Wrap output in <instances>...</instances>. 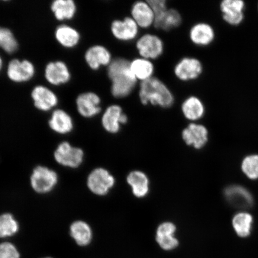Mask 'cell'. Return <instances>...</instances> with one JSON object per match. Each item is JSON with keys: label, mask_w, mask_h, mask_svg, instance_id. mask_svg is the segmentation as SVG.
<instances>
[{"label": "cell", "mask_w": 258, "mask_h": 258, "mask_svg": "<svg viewBox=\"0 0 258 258\" xmlns=\"http://www.w3.org/2000/svg\"><path fill=\"white\" fill-rule=\"evenodd\" d=\"M130 61L124 58L112 60L108 67V76L111 81V91L116 98H124L131 94L138 80L132 73Z\"/></svg>", "instance_id": "1"}, {"label": "cell", "mask_w": 258, "mask_h": 258, "mask_svg": "<svg viewBox=\"0 0 258 258\" xmlns=\"http://www.w3.org/2000/svg\"><path fill=\"white\" fill-rule=\"evenodd\" d=\"M139 96L143 105L150 104L163 108L171 107L175 101L172 93L165 84L156 77L141 83Z\"/></svg>", "instance_id": "2"}, {"label": "cell", "mask_w": 258, "mask_h": 258, "mask_svg": "<svg viewBox=\"0 0 258 258\" xmlns=\"http://www.w3.org/2000/svg\"><path fill=\"white\" fill-rule=\"evenodd\" d=\"M31 185L35 191L40 194L52 191L57 185L58 176L54 170L44 166H37L31 176Z\"/></svg>", "instance_id": "3"}, {"label": "cell", "mask_w": 258, "mask_h": 258, "mask_svg": "<svg viewBox=\"0 0 258 258\" xmlns=\"http://www.w3.org/2000/svg\"><path fill=\"white\" fill-rule=\"evenodd\" d=\"M176 225L170 222H165L158 227L155 241L161 250L166 252L175 251L178 249L180 242L176 237Z\"/></svg>", "instance_id": "4"}, {"label": "cell", "mask_w": 258, "mask_h": 258, "mask_svg": "<svg viewBox=\"0 0 258 258\" xmlns=\"http://www.w3.org/2000/svg\"><path fill=\"white\" fill-rule=\"evenodd\" d=\"M115 184V179L107 170L99 167L89 174L87 180L90 191L97 196H105Z\"/></svg>", "instance_id": "5"}, {"label": "cell", "mask_w": 258, "mask_h": 258, "mask_svg": "<svg viewBox=\"0 0 258 258\" xmlns=\"http://www.w3.org/2000/svg\"><path fill=\"white\" fill-rule=\"evenodd\" d=\"M54 157L60 165L77 168L83 163L84 152L81 148L73 147L68 142H63L58 145Z\"/></svg>", "instance_id": "6"}, {"label": "cell", "mask_w": 258, "mask_h": 258, "mask_svg": "<svg viewBox=\"0 0 258 258\" xmlns=\"http://www.w3.org/2000/svg\"><path fill=\"white\" fill-rule=\"evenodd\" d=\"M136 47L141 56L148 60L157 59L164 51L163 41L157 35L150 34L139 38Z\"/></svg>", "instance_id": "7"}, {"label": "cell", "mask_w": 258, "mask_h": 258, "mask_svg": "<svg viewBox=\"0 0 258 258\" xmlns=\"http://www.w3.org/2000/svg\"><path fill=\"white\" fill-rule=\"evenodd\" d=\"M203 72L202 64L195 57L183 58L176 64L174 73L176 77L183 82L196 80Z\"/></svg>", "instance_id": "8"}, {"label": "cell", "mask_w": 258, "mask_h": 258, "mask_svg": "<svg viewBox=\"0 0 258 258\" xmlns=\"http://www.w3.org/2000/svg\"><path fill=\"white\" fill-rule=\"evenodd\" d=\"M128 121L120 106L112 105L106 108L102 117V124L108 133L115 134L120 131L121 125L125 124Z\"/></svg>", "instance_id": "9"}, {"label": "cell", "mask_w": 258, "mask_h": 258, "mask_svg": "<svg viewBox=\"0 0 258 258\" xmlns=\"http://www.w3.org/2000/svg\"><path fill=\"white\" fill-rule=\"evenodd\" d=\"M35 72L34 64L27 60H12L7 69L9 79L16 83L28 82L34 77Z\"/></svg>", "instance_id": "10"}, {"label": "cell", "mask_w": 258, "mask_h": 258, "mask_svg": "<svg viewBox=\"0 0 258 258\" xmlns=\"http://www.w3.org/2000/svg\"><path fill=\"white\" fill-rule=\"evenodd\" d=\"M101 98L93 92L83 93L77 97L76 104L79 114L85 118H92L101 111Z\"/></svg>", "instance_id": "11"}, {"label": "cell", "mask_w": 258, "mask_h": 258, "mask_svg": "<svg viewBox=\"0 0 258 258\" xmlns=\"http://www.w3.org/2000/svg\"><path fill=\"white\" fill-rule=\"evenodd\" d=\"M111 31L116 39L128 41L136 38L138 34L139 27L132 18L126 17L122 20L113 21Z\"/></svg>", "instance_id": "12"}, {"label": "cell", "mask_w": 258, "mask_h": 258, "mask_svg": "<svg viewBox=\"0 0 258 258\" xmlns=\"http://www.w3.org/2000/svg\"><path fill=\"white\" fill-rule=\"evenodd\" d=\"M183 140L196 149H201L208 141V131L204 125L191 123L182 131Z\"/></svg>", "instance_id": "13"}, {"label": "cell", "mask_w": 258, "mask_h": 258, "mask_svg": "<svg viewBox=\"0 0 258 258\" xmlns=\"http://www.w3.org/2000/svg\"><path fill=\"white\" fill-rule=\"evenodd\" d=\"M31 97L35 107L43 111L50 110L58 103L55 93L44 86L35 87L32 90Z\"/></svg>", "instance_id": "14"}, {"label": "cell", "mask_w": 258, "mask_h": 258, "mask_svg": "<svg viewBox=\"0 0 258 258\" xmlns=\"http://www.w3.org/2000/svg\"><path fill=\"white\" fill-rule=\"evenodd\" d=\"M45 78L51 85L59 86L69 82L71 74L66 63L62 61H56L47 64Z\"/></svg>", "instance_id": "15"}, {"label": "cell", "mask_w": 258, "mask_h": 258, "mask_svg": "<svg viewBox=\"0 0 258 258\" xmlns=\"http://www.w3.org/2000/svg\"><path fill=\"white\" fill-rule=\"evenodd\" d=\"M85 60L93 70H98L101 67L109 66L112 62L111 54L106 47L95 45L90 47L85 53Z\"/></svg>", "instance_id": "16"}, {"label": "cell", "mask_w": 258, "mask_h": 258, "mask_svg": "<svg viewBox=\"0 0 258 258\" xmlns=\"http://www.w3.org/2000/svg\"><path fill=\"white\" fill-rule=\"evenodd\" d=\"M131 15L139 27L148 28L154 24V13L147 2H135L132 7Z\"/></svg>", "instance_id": "17"}, {"label": "cell", "mask_w": 258, "mask_h": 258, "mask_svg": "<svg viewBox=\"0 0 258 258\" xmlns=\"http://www.w3.org/2000/svg\"><path fill=\"white\" fill-rule=\"evenodd\" d=\"M220 8L223 19L228 24L233 25L240 24L243 20L244 3L241 0H224Z\"/></svg>", "instance_id": "18"}, {"label": "cell", "mask_w": 258, "mask_h": 258, "mask_svg": "<svg viewBox=\"0 0 258 258\" xmlns=\"http://www.w3.org/2000/svg\"><path fill=\"white\" fill-rule=\"evenodd\" d=\"M225 196L227 201L235 207L244 209L252 205V197L246 189L241 186L228 187L225 189Z\"/></svg>", "instance_id": "19"}, {"label": "cell", "mask_w": 258, "mask_h": 258, "mask_svg": "<svg viewBox=\"0 0 258 258\" xmlns=\"http://www.w3.org/2000/svg\"><path fill=\"white\" fill-rule=\"evenodd\" d=\"M189 38L196 46H208L214 40L215 32L211 26L208 24H197L190 30Z\"/></svg>", "instance_id": "20"}, {"label": "cell", "mask_w": 258, "mask_h": 258, "mask_svg": "<svg viewBox=\"0 0 258 258\" xmlns=\"http://www.w3.org/2000/svg\"><path fill=\"white\" fill-rule=\"evenodd\" d=\"M127 182L131 186L134 195L138 198H144L149 192V179L141 171L135 170L129 173Z\"/></svg>", "instance_id": "21"}, {"label": "cell", "mask_w": 258, "mask_h": 258, "mask_svg": "<svg viewBox=\"0 0 258 258\" xmlns=\"http://www.w3.org/2000/svg\"><path fill=\"white\" fill-rule=\"evenodd\" d=\"M51 130L59 134H67L73 131V120L71 116L62 109H56L48 121Z\"/></svg>", "instance_id": "22"}, {"label": "cell", "mask_w": 258, "mask_h": 258, "mask_svg": "<svg viewBox=\"0 0 258 258\" xmlns=\"http://www.w3.org/2000/svg\"><path fill=\"white\" fill-rule=\"evenodd\" d=\"M70 235L80 246H88L93 239V232L90 226L83 221L74 222L71 225Z\"/></svg>", "instance_id": "23"}, {"label": "cell", "mask_w": 258, "mask_h": 258, "mask_svg": "<svg viewBox=\"0 0 258 258\" xmlns=\"http://www.w3.org/2000/svg\"><path fill=\"white\" fill-rule=\"evenodd\" d=\"M182 17L178 11L173 9H167L155 17L154 27L159 30L169 31L178 27L181 24Z\"/></svg>", "instance_id": "24"}, {"label": "cell", "mask_w": 258, "mask_h": 258, "mask_svg": "<svg viewBox=\"0 0 258 258\" xmlns=\"http://www.w3.org/2000/svg\"><path fill=\"white\" fill-rule=\"evenodd\" d=\"M182 112L187 120L197 121L204 115L205 106L198 97L190 96L182 103Z\"/></svg>", "instance_id": "25"}, {"label": "cell", "mask_w": 258, "mask_h": 258, "mask_svg": "<svg viewBox=\"0 0 258 258\" xmlns=\"http://www.w3.org/2000/svg\"><path fill=\"white\" fill-rule=\"evenodd\" d=\"M54 35L58 43L66 48L76 46L80 40L79 32L76 29L66 25L57 27Z\"/></svg>", "instance_id": "26"}, {"label": "cell", "mask_w": 258, "mask_h": 258, "mask_svg": "<svg viewBox=\"0 0 258 258\" xmlns=\"http://www.w3.org/2000/svg\"><path fill=\"white\" fill-rule=\"evenodd\" d=\"M131 70L135 78L141 82L152 78L154 72V64L150 60L137 58L130 63Z\"/></svg>", "instance_id": "27"}, {"label": "cell", "mask_w": 258, "mask_h": 258, "mask_svg": "<svg viewBox=\"0 0 258 258\" xmlns=\"http://www.w3.org/2000/svg\"><path fill=\"white\" fill-rule=\"evenodd\" d=\"M51 9L56 19L61 21L73 19L77 11L73 0H56L51 4Z\"/></svg>", "instance_id": "28"}, {"label": "cell", "mask_w": 258, "mask_h": 258, "mask_svg": "<svg viewBox=\"0 0 258 258\" xmlns=\"http://www.w3.org/2000/svg\"><path fill=\"white\" fill-rule=\"evenodd\" d=\"M253 218L248 213L241 212L235 216L233 225L235 233L240 237H246L250 234Z\"/></svg>", "instance_id": "29"}, {"label": "cell", "mask_w": 258, "mask_h": 258, "mask_svg": "<svg viewBox=\"0 0 258 258\" xmlns=\"http://www.w3.org/2000/svg\"><path fill=\"white\" fill-rule=\"evenodd\" d=\"M19 230L18 222L11 214L0 215V238L14 236Z\"/></svg>", "instance_id": "30"}, {"label": "cell", "mask_w": 258, "mask_h": 258, "mask_svg": "<svg viewBox=\"0 0 258 258\" xmlns=\"http://www.w3.org/2000/svg\"><path fill=\"white\" fill-rule=\"evenodd\" d=\"M0 48L9 54L18 50V41L9 29L0 27Z\"/></svg>", "instance_id": "31"}, {"label": "cell", "mask_w": 258, "mask_h": 258, "mask_svg": "<svg viewBox=\"0 0 258 258\" xmlns=\"http://www.w3.org/2000/svg\"><path fill=\"white\" fill-rule=\"evenodd\" d=\"M242 170L249 178H258V156L252 155L245 158L242 163Z\"/></svg>", "instance_id": "32"}, {"label": "cell", "mask_w": 258, "mask_h": 258, "mask_svg": "<svg viewBox=\"0 0 258 258\" xmlns=\"http://www.w3.org/2000/svg\"><path fill=\"white\" fill-rule=\"evenodd\" d=\"M21 254L15 245L9 241L0 243V258H20Z\"/></svg>", "instance_id": "33"}, {"label": "cell", "mask_w": 258, "mask_h": 258, "mask_svg": "<svg viewBox=\"0 0 258 258\" xmlns=\"http://www.w3.org/2000/svg\"><path fill=\"white\" fill-rule=\"evenodd\" d=\"M147 2L150 5L151 8H152L155 17L162 14L167 9V2L165 0H149Z\"/></svg>", "instance_id": "34"}, {"label": "cell", "mask_w": 258, "mask_h": 258, "mask_svg": "<svg viewBox=\"0 0 258 258\" xmlns=\"http://www.w3.org/2000/svg\"><path fill=\"white\" fill-rule=\"evenodd\" d=\"M3 60H2V58L1 57V56H0V72H1V70L2 69V68H3Z\"/></svg>", "instance_id": "35"}, {"label": "cell", "mask_w": 258, "mask_h": 258, "mask_svg": "<svg viewBox=\"0 0 258 258\" xmlns=\"http://www.w3.org/2000/svg\"><path fill=\"white\" fill-rule=\"evenodd\" d=\"M44 258H52V257H44Z\"/></svg>", "instance_id": "36"}]
</instances>
